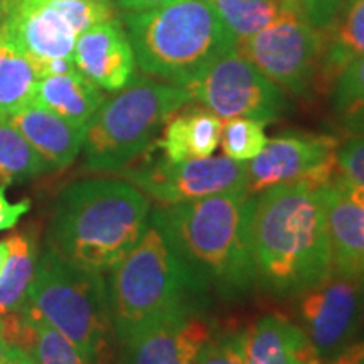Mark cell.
<instances>
[{
  "mask_svg": "<svg viewBox=\"0 0 364 364\" xmlns=\"http://www.w3.org/2000/svg\"><path fill=\"white\" fill-rule=\"evenodd\" d=\"M257 196L247 189L208 196L150 211L198 284L235 295L255 285L250 226Z\"/></svg>",
  "mask_w": 364,
  "mask_h": 364,
  "instance_id": "7a4b0ae2",
  "label": "cell"
},
{
  "mask_svg": "<svg viewBox=\"0 0 364 364\" xmlns=\"http://www.w3.org/2000/svg\"><path fill=\"white\" fill-rule=\"evenodd\" d=\"M107 285L113 334L120 346L164 317L196 304V295L206 292L152 221L139 243L112 268Z\"/></svg>",
  "mask_w": 364,
  "mask_h": 364,
  "instance_id": "5b68a950",
  "label": "cell"
},
{
  "mask_svg": "<svg viewBox=\"0 0 364 364\" xmlns=\"http://www.w3.org/2000/svg\"><path fill=\"white\" fill-rule=\"evenodd\" d=\"M304 19L326 33L339 16L346 0H290Z\"/></svg>",
  "mask_w": 364,
  "mask_h": 364,
  "instance_id": "4dcf8cb0",
  "label": "cell"
},
{
  "mask_svg": "<svg viewBox=\"0 0 364 364\" xmlns=\"http://www.w3.org/2000/svg\"><path fill=\"white\" fill-rule=\"evenodd\" d=\"M26 306L78 346L86 356L105 364L115 334L103 273L73 265L46 247L39 253Z\"/></svg>",
  "mask_w": 364,
  "mask_h": 364,
  "instance_id": "52a82bcc",
  "label": "cell"
},
{
  "mask_svg": "<svg viewBox=\"0 0 364 364\" xmlns=\"http://www.w3.org/2000/svg\"><path fill=\"white\" fill-rule=\"evenodd\" d=\"M339 145L336 136L326 134L289 132L275 136L257 157L245 162L247 191L258 196L292 182L326 184L336 171Z\"/></svg>",
  "mask_w": 364,
  "mask_h": 364,
  "instance_id": "8fae6325",
  "label": "cell"
},
{
  "mask_svg": "<svg viewBox=\"0 0 364 364\" xmlns=\"http://www.w3.org/2000/svg\"><path fill=\"white\" fill-rule=\"evenodd\" d=\"M150 211V199L129 181H76L54 203L48 247L73 265L110 272L142 238Z\"/></svg>",
  "mask_w": 364,
  "mask_h": 364,
  "instance_id": "3957f363",
  "label": "cell"
},
{
  "mask_svg": "<svg viewBox=\"0 0 364 364\" xmlns=\"http://www.w3.org/2000/svg\"><path fill=\"white\" fill-rule=\"evenodd\" d=\"M191 102L188 90L134 78L105 98L85 130L83 161L91 172H120L150 147L167 120Z\"/></svg>",
  "mask_w": 364,
  "mask_h": 364,
  "instance_id": "8992f818",
  "label": "cell"
},
{
  "mask_svg": "<svg viewBox=\"0 0 364 364\" xmlns=\"http://www.w3.org/2000/svg\"><path fill=\"white\" fill-rule=\"evenodd\" d=\"M236 51L285 93L300 97L311 90L321 73L324 33L300 14H290L260 33L238 41Z\"/></svg>",
  "mask_w": 364,
  "mask_h": 364,
  "instance_id": "9c48e42d",
  "label": "cell"
},
{
  "mask_svg": "<svg viewBox=\"0 0 364 364\" xmlns=\"http://www.w3.org/2000/svg\"><path fill=\"white\" fill-rule=\"evenodd\" d=\"M118 174L162 206L247 189L245 162L226 156L186 162H171L162 157L124 169Z\"/></svg>",
  "mask_w": 364,
  "mask_h": 364,
  "instance_id": "30bf717a",
  "label": "cell"
},
{
  "mask_svg": "<svg viewBox=\"0 0 364 364\" xmlns=\"http://www.w3.org/2000/svg\"><path fill=\"white\" fill-rule=\"evenodd\" d=\"M223 124L225 122L208 108L177 113L164 125L157 147L162 150L164 159L171 162L211 157L220 147Z\"/></svg>",
  "mask_w": 364,
  "mask_h": 364,
  "instance_id": "ffe728a7",
  "label": "cell"
},
{
  "mask_svg": "<svg viewBox=\"0 0 364 364\" xmlns=\"http://www.w3.org/2000/svg\"><path fill=\"white\" fill-rule=\"evenodd\" d=\"M4 29L9 31L36 66L54 59H73L78 34L53 4H26L12 0Z\"/></svg>",
  "mask_w": 364,
  "mask_h": 364,
  "instance_id": "2e32d148",
  "label": "cell"
},
{
  "mask_svg": "<svg viewBox=\"0 0 364 364\" xmlns=\"http://www.w3.org/2000/svg\"><path fill=\"white\" fill-rule=\"evenodd\" d=\"M33 102L48 108L70 124L86 129L105 102L103 90L76 70L46 75L36 85Z\"/></svg>",
  "mask_w": 364,
  "mask_h": 364,
  "instance_id": "44dd1931",
  "label": "cell"
},
{
  "mask_svg": "<svg viewBox=\"0 0 364 364\" xmlns=\"http://www.w3.org/2000/svg\"><path fill=\"white\" fill-rule=\"evenodd\" d=\"M215 331V322L191 304L122 344V358L124 364H194Z\"/></svg>",
  "mask_w": 364,
  "mask_h": 364,
  "instance_id": "4fadbf2b",
  "label": "cell"
},
{
  "mask_svg": "<svg viewBox=\"0 0 364 364\" xmlns=\"http://www.w3.org/2000/svg\"><path fill=\"white\" fill-rule=\"evenodd\" d=\"M336 169L364 191V134L349 135V139L339 145Z\"/></svg>",
  "mask_w": 364,
  "mask_h": 364,
  "instance_id": "f546056e",
  "label": "cell"
},
{
  "mask_svg": "<svg viewBox=\"0 0 364 364\" xmlns=\"http://www.w3.org/2000/svg\"><path fill=\"white\" fill-rule=\"evenodd\" d=\"M344 130L348 132L349 135H361L364 134V107L359 108L358 112H354L353 115H349L344 120H341Z\"/></svg>",
  "mask_w": 364,
  "mask_h": 364,
  "instance_id": "e575fe53",
  "label": "cell"
},
{
  "mask_svg": "<svg viewBox=\"0 0 364 364\" xmlns=\"http://www.w3.org/2000/svg\"><path fill=\"white\" fill-rule=\"evenodd\" d=\"M265 127V122L253 118L225 120L220 142L225 156L238 162H248L257 157L268 142Z\"/></svg>",
  "mask_w": 364,
  "mask_h": 364,
  "instance_id": "4316f807",
  "label": "cell"
},
{
  "mask_svg": "<svg viewBox=\"0 0 364 364\" xmlns=\"http://www.w3.org/2000/svg\"><path fill=\"white\" fill-rule=\"evenodd\" d=\"M31 209V199H21L17 203H11L7 199V186L0 184V231L12 230L21 218L27 215Z\"/></svg>",
  "mask_w": 364,
  "mask_h": 364,
  "instance_id": "1f68e13d",
  "label": "cell"
},
{
  "mask_svg": "<svg viewBox=\"0 0 364 364\" xmlns=\"http://www.w3.org/2000/svg\"><path fill=\"white\" fill-rule=\"evenodd\" d=\"M236 43L260 33L290 14H299L290 0H211Z\"/></svg>",
  "mask_w": 364,
  "mask_h": 364,
  "instance_id": "d4e9b609",
  "label": "cell"
},
{
  "mask_svg": "<svg viewBox=\"0 0 364 364\" xmlns=\"http://www.w3.org/2000/svg\"><path fill=\"white\" fill-rule=\"evenodd\" d=\"M363 306H364V280H363Z\"/></svg>",
  "mask_w": 364,
  "mask_h": 364,
  "instance_id": "b9f144b4",
  "label": "cell"
},
{
  "mask_svg": "<svg viewBox=\"0 0 364 364\" xmlns=\"http://www.w3.org/2000/svg\"><path fill=\"white\" fill-rule=\"evenodd\" d=\"M0 364H14V363H12V358H11V349H9V354H7V358L4 359V361L0 363Z\"/></svg>",
  "mask_w": 364,
  "mask_h": 364,
  "instance_id": "ab89813d",
  "label": "cell"
},
{
  "mask_svg": "<svg viewBox=\"0 0 364 364\" xmlns=\"http://www.w3.org/2000/svg\"><path fill=\"white\" fill-rule=\"evenodd\" d=\"M194 364H247V329L215 331L204 343Z\"/></svg>",
  "mask_w": 364,
  "mask_h": 364,
  "instance_id": "f1b7e54d",
  "label": "cell"
},
{
  "mask_svg": "<svg viewBox=\"0 0 364 364\" xmlns=\"http://www.w3.org/2000/svg\"><path fill=\"white\" fill-rule=\"evenodd\" d=\"M255 285L299 295L332 273L321 186L292 182L255 199L250 226Z\"/></svg>",
  "mask_w": 364,
  "mask_h": 364,
  "instance_id": "6da1fadb",
  "label": "cell"
},
{
  "mask_svg": "<svg viewBox=\"0 0 364 364\" xmlns=\"http://www.w3.org/2000/svg\"><path fill=\"white\" fill-rule=\"evenodd\" d=\"M324 364H364V339L353 341Z\"/></svg>",
  "mask_w": 364,
  "mask_h": 364,
  "instance_id": "d6a6232c",
  "label": "cell"
},
{
  "mask_svg": "<svg viewBox=\"0 0 364 364\" xmlns=\"http://www.w3.org/2000/svg\"><path fill=\"white\" fill-rule=\"evenodd\" d=\"M73 59L76 70L105 91H120L135 78V53L118 17L81 33Z\"/></svg>",
  "mask_w": 364,
  "mask_h": 364,
  "instance_id": "9a60e30c",
  "label": "cell"
},
{
  "mask_svg": "<svg viewBox=\"0 0 364 364\" xmlns=\"http://www.w3.org/2000/svg\"><path fill=\"white\" fill-rule=\"evenodd\" d=\"M9 258L0 275V316L24 309L39 260L38 240L29 231L6 238Z\"/></svg>",
  "mask_w": 364,
  "mask_h": 364,
  "instance_id": "603a6c76",
  "label": "cell"
},
{
  "mask_svg": "<svg viewBox=\"0 0 364 364\" xmlns=\"http://www.w3.org/2000/svg\"><path fill=\"white\" fill-rule=\"evenodd\" d=\"M49 167L7 118H0V184H19L48 174Z\"/></svg>",
  "mask_w": 364,
  "mask_h": 364,
  "instance_id": "484cf974",
  "label": "cell"
},
{
  "mask_svg": "<svg viewBox=\"0 0 364 364\" xmlns=\"http://www.w3.org/2000/svg\"><path fill=\"white\" fill-rule=\"evenodd\" d=\"M7 258H9L7 241L2 240V241H0V275H2V270H4V267H6Z\"/></svg>",
  "mask_w": 364,
  "mask_h": 364,
  "instance_id": "f35d334b",
  "label": "cell"
},
{
  "mask_svg": "<svg viewBox=\"0 0 364 364\" xmlns=\"http://www.w3.org/2000/svg\"><path fill=\"white\" fill-rule=\"evenodd\" d=\"M332 110L344 120L364 107V56L354 59L332 81Z\"/></svg>",
  "mask_w": 364,
  "mask_h": 364,
  "instance_id": "83f0119b",
  "label": "cell"
},
{
  "mask_svg": "<svg viewBox=\"0 0 364 364\" xmlns=\"http://www.w3.org/2000/svg\"><path fill=\"white\" fill-rule=\"evenodd\" d=\"M247 364H324L306 331L280 316L258 318L247 329Z\"/></svg>",
  "mask_w": 364,
  "mask_h": 364,
  "instance_id": "d6986e66",
  "label": "cell"
},
{
  "mask_svg": "<svg viewBox=\"0 0 364 364\" xmlns=\"http://www.w3.org/2000/svg\"><path fill=\"white\" fill-rule=\"evenodd\" d=\"M11 358L14 364H38L29 353L22 351L21 348H16V346H11Z\"/></svg>",
  "mask_w": 364,
  "mask_h": 364,
  "instance_id": "d590c367",
  "label": "cell"
},
{
  "mask_svg": "<svg viewBox=\"0 0 364 364\" xmlns=\"http://www.w3.org/2000/svg\"><path fill=\"white\" fill-rule=\"evenodd\" d=\"M12 0H0V33L4 31V27L7 24L9 14H11Z\"/></svg>",
  "mask_w": 364,
  "mask_h": 364,
  "instance_id": "8d00e7d4",
  "label": "cell"
},
{
  "mask_svg": "<svg viewBox=\"0 0 364 364\" xmlns=\"http://www.w3.org/2000/svg\"><path fill=\"white\" fill-rule=\"evenodd\" d=\"M39 78L34 59L4 29L0 33V118L12 117L33 102Z\"/></svg>",
  "mask_w": 364,
  "mask_h": 364,
  "instance_id": "7402d4cb",
  "label": "cell"
},
{
  "mask_svg": "<svg viewBox=\"0 0 364 364\" xmlns=\"http://www.w3.org/2000/svg\"><path fill=\"white\" fill-rule=\"evenodd\" d=\"M361 56H364V0H346L339 16L324 33L322 78L334 81L349 63Z\"/></svg>",
  "mask_w": 364,
  "mask_h": 364,
  "instance_id": "cb8c5ba5",
  "label": "cell"
},
{
  "mask_svg": "<svg viewBox=\"0 0 364 364\" xmlns=\"http://www.w3.org/2000/svg\"><path fill=\"white\" fill-rule=\"evenodd\" d=\"M24 135L49 172L65 171L76 161L83 149L85 130L31 102L7 118Z\"/></svg>",
  "mask_w": 364,
  "mask_h": 364,
  "instance_id": "e0dca14e",
  "label": "cell"
},
{
  "mask_svg": "<svg viewBox=\"0 0 364 364\" xmlns=\"http://www.w3.org/2000/svg\"><path fill=\"white\" fill-rule=\"evenodd\" d=\"M9 349H11V344L7 343L6 332H4V324H2V317H0V363L7 358Z\"/></svg>",
  "mask_w": 364,
  "mask_h": 364,
  "instance_id": "74e56055",
  "label": "cell"
},
{
  "mask_svg": "<svg viewBox=\"0 0 364 364\" xmlns=\"http://www.w3.org/2000/svg\"><path fill=\"white\" fill-rule=\"evenodd\" d=\"M19 2H26V4H41V2H48V0H19Z\"/></svg>",
  "mask_w": 364,
  "mask_h": 364,
  "instance_id": "60d3db41",
  "label": "cell"
},
{
  "mask_svg": "<svg viewBox=\"0 0 364 364\" xmlns=\"http://www.w3.org/2000/svg\"><path fill=\"white\" fill-rule=\"evenodd\" d=\"M184 88L191 102L201 103L223 122L243 117L268 124L287 108L285 91L265 78L236 48L215 59Z\"/></svg>",
  "mask_w": 364,
  "mask_h": 364,
  "instance_id": "ba28073f",
  "label": "cell"
},
{
  "mask_svg": "<svg viewBox=\"0 0 364 364\" xmlns=\"http://www.w3.org/2000/svg\"><path fill=\"white\" fill-rule=\"evenodd\" d=\"M2 324L7 343L29 353L38 364H102L86 356L27 306L19 312L2 316Z\"/></svg>",
  "mask_w": 364,
  "mask_h": 364,
  "instance_id": "ac0fdd59",
  "label": "cell"
},
{
  "mask_svg": "<svg viewBox=\"0 0 364 364\" xmlns=\"http://www.w3.org/2000/svg\"><path fill=\"white\" fill-rule=\"evenodd\" d=\"M115 4L117 11L120 12H144L150 9H157L176 0H112Z\"/></svg>",
  "mask_w": 364,
  "mask_h": 364,
  "instance_id": "836d02e7",
  "label": "cell"
},
{
  "mask_svg": "<svg viewBox=\"0 0 364 364\" xmlns=\"http://www.w3.org/2000/svg\"><path fill=\"white\" fill-rule=\"evenodd\" d=\"M332 272L364 280V191L338 169L321 186Z\"/></svg>",
  "mask_w": 364,
  "mask_h": 364,
  "instance_id": "5bb4252c",
  "label": "cell"
},
{
  "mask_svg": "<svg viewBox=\"0 0 364 364\" xmlns=\"http://www.w3.org/2000/svg\"><path fill=\"white\" fill-rule=\"evenodd\" d=\"M299 295L300 327L326 363L356 338L364 311L363 280L332 272Z\"/></svg>",
  "mask_w": 364,
  "mask_h": 364,
  "instance_id": "7c38bea8",
  "label": "cell"
},
{
  "mask_svg": "<svg viewBox=\"0 0 364 364\" xmlns=\"http://www.w3.org/2000/svg\"><path fill=\"white\" fill-rule=\"evenodd\" d=\"M147 76L184 88L215 59L236 48L211 0H176L144 12H120Z\"/></svg>",
  "mask_w": 364,
  "mask_h": 364,
  "instance_id": "277c9868",
  "label": "cell"
}]
</instances>
